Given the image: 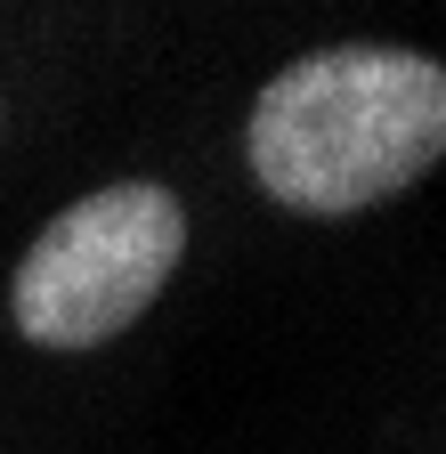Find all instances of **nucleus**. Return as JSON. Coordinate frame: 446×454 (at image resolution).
I'll return each mask as SVG.
<instances>
[{"label":"nucleus","instance_id":"obj_2","mask_svg":"<svg viewBox=\"0 0 446 454\" xmlns=\"http://www.w3.org/2000/svg\"><path fill=\"white\" fill-rule=\"evenodd\" d=\"M187 252V211L154 179H114L33 236L9 276V317L33 349H98L130 333Z\"/></svg>","mask_w":446,"mask_h":454},{"label":"nucleus","instance_id":"obj_1","mask_svg":"<svg viewBox=\"0 0 446 454\" xmlns=\"http://www.w3.org/2000/svg\"><path fill=\"white\" fill-rule=\"evenodd\" d=\"M252 179L301 219H357L446 154V66L389 41H341L285 66L252 106Z\"/></svg>","mask_w":446,"mask_h":454}]
</instances>
